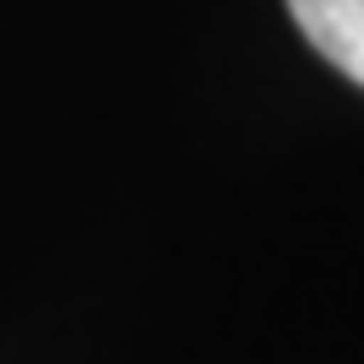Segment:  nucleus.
<instances>
[{"instance_id": "1", "label": "nucleus", "mask_w": 364, "mask_h": 364, "mask_svg": "<svg viewBox=\"0 0 364 364\" xmlns=\"http://www.w3.org/2000/svg\"><path fill=\"white\" fill-rule=\"evenodd\" d=\"M289 11L321 60L364 87V0H289Z\"/></svg>"}]
</instances>
